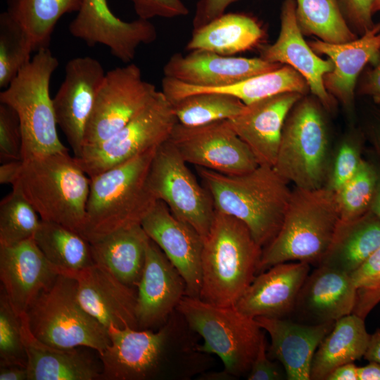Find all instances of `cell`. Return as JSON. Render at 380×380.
<instances>
[{
  "label": "cell",
  "mask_w": 380,
  "mask_h": 380,
  "mask_svg": "<svg viewBox=\"0 0 380 380\" xmlns=\"http://www.w3.org/2000/svg\"><path fill=\"white\" fill-rule=\"evenodd\" d=\"M380 302V284L367 290L357 291L356 302L353 313L365 319Z\"/></svg>",
  "instance_id": "681fc988"
},
{
  "label": "cell",
  "mask_w": 380,
  "mask_h": 380,
  "mask_svg": "<svg viewBox=\"0 0 380 380\" xmlns=\"http://www.w3.org/2000/svg\"><path fill=\"white\" fill-rule=\"evenodd\" d=\"M356 296L350 273L319 265L305 279L291 315L305 324L334 323L353 313Z\"/></svg>",
  "instance_id": "7402d4cb"
},
{
  "label": "cell",
  "mask_w": 380,
  "mask_h": 380,
  "mask_svg": "<svg viewBox=\"0 0 380 380\" xmlns=\"http://www.w3.org/2000/svg\"><path fill=\"white\" fill-rule=\"evenodd\" d=\"M157 148L90 177L82 236L89 242L141 224L158 200L148 182Z\"/></svg>",
  "instance_id": "277c9868"
},
{
  "label": "cell",
  "mask_w": 380,
  "mask_h": 380,
  "mask_svg": "<svg viewBox=\"0 0 380 380\" xmlns=\"http://www.w3.org/2000/svg\"><path fill=\"white\" fill-rule=\"evenodd\" d=\"M262 251L243 222L215 210L203 239L199 298L234 306L257 275Z\"/></svg>",
  "instance_id": "3957f363"
},
{
  "label": "cell",
  "mask_w": 380,
  "mask_h": 380,
  "mask_svg": "<svg viewBox=\"0 0 380 380\" xmlns=\"http://www.w3.org/2000/svg\"><path fill=\"white\" fill-rule=\"evenodd\" d=\"M23 165V160H14L3 163L0 166V184H14L20 177Z\"/></svg>",
  "instance_id": "816d5d0a"
},
{
  "label": "cell",
  "mask_w": 380,
  "mask_h": 380,
  "mask_svg": "<svg viewBox=\"0 0 380 380\" xmlns=\"http://www.w3.org/2000/svg\"><path fill=\"white\" fill-rule=\"evenodd\" d=\"M359 137L343 139L332 154L324 187L336 193L356 173L362 158V142Z\"/></svg>",
  "instance_id": "b9f144b4"
},
{
  "label": "cell",
  "mask_w": 380,
  "mask_h": 380,
  "mask_svg": "<svg viewBox=\"0 0 380 380\" xmlns=\"http://www.w3.org/2000/svg\"><path fill=\"white\" fill-rule=\"evenodd\" d=\"M296 0H284L278 38L274 44L261 48L260 58L293 68L305 78L310 91L323 107L332 110L335 102L325 89L324 77L333 70V62L319 58L304 40L296 21Z\"/></svg>",
  "instance_id": "44dd1931"
},
{
  "label": "cell",
  "mask_w": 380,
  "mask_h": 380,
  "mask_svg": "<svg viewBox=\"0 0 380 380\" xmlns=\"http://www.w3.org/2000/svg\"><path fill=\"white\" fill-rule=\"evenodd\" d=\"M374 0H338L342 13L352 30L361 35L374 26L372 20Z\"/></svg>",
  "instance_id": "f6af8a7d"
},
{
  "label": "cell",
  "mask_w": 380,
  "mask_h": 380,
  "mask_svg": "<svg viewBox=\"0 0 380 380\" xmlns=\"http://www.w3.org/2000/svg\"><path fill=\"white\" fill-rule=\"evenodd\" d=\"M58 65L49 48L40 49L0 93V103L10 106L18 115L23 160L68 150L58 136L49 92Z\"/></svg>",
  "instance_id": "52a82bcc"
},
{
  "label": "cell",
  "mask_w": 380,
  "mask_h": 380,
  "mask_svg": "<svg viewBox=\"0 0 380 380\" xmlns=\"http://www.w3.org/2000/svg\"><path fill=\"white\" fill-rule=\"evenodd\" d=\"M339 220L335 192L324 186L315 189L295 187L278 233L262 248L257 274L286 262L318 266Z\"/></svg>",
  "instance_id": "5b68a950"
},
{
  "label": "cell",
  "mask_w": 380,
  "mask_h": 380,
  "mask_svg": "<svg viewBox=\"0 0 380 380\" xmlns=\"http://www.w3.org/2000/svg\"><path fill=\"white\" fill-rule=\"evenodd\" d=\"M331 156L320 106L303 96L285 120L273 168L295 187L318 189L325 184Z\"/></svg>",
  "instance_id": "30bf717a"
},
{
  "label": "cell",
  "mask_w": 380,
  "mask_h": 380,
  "mask_svg": "<svg viewBox=\"0 0 380 380\" xmlns=\"http://www.w3.org/2000/svg\"><path fill=\"white\" fill-rule=\"evenodd\" d=\"M32 334L58 348L87 347L101 354L110 343L108 329L91 316L77 297V281L59 274L26 312Z\"/></svg>",
  "instance_id": "9c48e42d"
},
{
  "label": "cell",
  "mask_w": 380,
  "mask_h": 380,
  "mask_svg": "<svg viewBox=\"0 0 380 380\" xmlns=\"http://www.w3.org/2000/svg\"><path fill=\"white\" fill-rule=\"evenodd\" d=\"M271 338L268 356L281 363L287 380H310L315 353L334 323L310 324L287 317H257Z\"/></svg>",
  "instance_id": "484cf974"
},
{
  "label": "cell",
  "mask_w": 380,
  "mask_h": 380,
  "mask_svg": "<svg viewBox=\"0 0 380 380\" xmlns=\"http://www.w3.org/2000/svg\"><path fill=\"white\" fill-rule=\"evenodd\" d=\"M90 182L67 150L23 160L15 183L42 220L58 223L82 235Z\"/></svg>",
  "instance_id": "8992f818"
},
{
  "label": "cell",
  "mask_w": 380,
  "mask_h": 380,
  "mask_svg": "<svg viewBox=\"0 0 380 380\" xmlns=\"http://www.w3.org/2000/svg\"><path fill=\"white\" fill-rule=\"evenodd\" d=\"M105 75L101 63L94 58L70 59L65 68L64 80L52 99L57 125L75 157L82 151L86 127Z\"/></svg>",
  "instance_id": "2e32d148"
},
{
  "label": "cell",
  "mask_w": 380,
  "mask_h": 380,
  "mask_svg": "<svg viewBox=\"0 0 380 380\" xmlns=\"http://www.w3.org/2000/svg\"><path fill=\"white\" fill-rule=\"evenodd\" d=\"M175 312L156 331L110 325V343L99 355L100 379L145 380L159 374L185 379L201 372L205 353L198 350V343L189 341L185 333L189 327Z\"/></svg>",
  "instance_id": "6da1fadb"
},
{
  "label": "cell",
  "mask_w": 380,
  "mask_h": 380,
  "mask_svg": "<svg viewBox=\"0 0 380 380\" xmlns=\"http://www.w3.org/2000/svg\"><path fill=\"white\" fill-rule=\"evenodd\" d=\"M176 310L188 327L202 337L198 350L217 355L224 370L233 376H247L264 335L255 318L235 306L224 307L184 296Z\"/></svg>",
  "instance_id": "ba28073f"
},
{
  "label": "cell",
  "mask_w": 380,
  "mask_h": 380,
  "mask_svg": "<svg viewBox=\"0 0 380 380\" xmlns=\"http://www.w3.org/2000/svg\"><path fill=\"white\" fill-rule=\"evenodd\" d=\"M309 45L316 53L326 55L333 62V70L324 77L325 89L347 109L351 108L360 72L380 57V23L351 42L331 44L317 39Z\"/></svg>",
  "instance_id": "4316f807"
},
{
  "label": "cell",
  "mask_w": 380,
  "mask_h": 380,
  "mask_svg": "<svg viewBox=\"0 0 380 380\" xmlns=\"http://www.w3.org/2000/svg\"><path fill=\"white\" fill-rule=\"evenodd\" d=\"M137 289L135 313L139 329L163 325L186 296L184 279L151 239L146 246L145 264Z\"/></svg>",
  "instance_id": "ac0fdd59"
},
{
  "label": "cell",
  "mask_w": 380,
  "mask_h": 380,
  "mask_svg": "<svg viewBox=\"0 0 380 380\" xmlns=\"http://www.w3.org/2000/svg\"><path fill=\"white\" fill-rule=\"evenodd\" d=\"M0 160L1 163L22 159L20 120L10 106L0 103Z\"/></svg>",
  "instance_id": "7bdbcfd3"
},
{
  "label": "cell",
  "mask_w": 380,
  "mask_h": 380,
  "mask_svg": "<svg viewBox=\"0 0 380 380\" xmlns=\"http://www.w3.org/2000/svg\"><path fill=\"white\" fill-rule=\"evenodd\" d=\"M282 65L260 58L222 56L205 50H193L184 56L176 53L163 67L164 77L203 88L231 85L277 70Z\"/></svg>",
  "instance_id": "d6986e66"
},
{
  "label": "cell",
  "mask_w": 380,
  "mask_h": 380,
  "mask_svg": "<svg viewBox=\"0 0 380 380\" xmlns=\"http://www.w3.org/2000/svg\"><path fill=\"white\" fill-rule=\"evenodd\" d=\"M296 17L303 34L315 35L331 44L357 39L349 27L338 0H296Z\"/></svg>",
  "instance_id": "d590c367"
},
{
  "label": "cell",
  "mask_w": 380,
  "mask_h": 380,
  "mask_svg": "<svg viewBox=\"0 0 380 380\" xmlns=\"http://www.w3.org/2000/svg\"><path fill=\"white\" fill-rule=\"evenodd\" d=\"M5 12L26 32L34 51L49 48L59 19L77 12L82 0H6Z\"/></svg>",
  "instance_id": "e575fe53"
},
{
  "label": "cell",
  "mask_w": 380,
  "mask_h": 380,
  "mask_svg": "<svg viewBox=\"0 0 380 380\" xmlns=\"http://www.w3.org/2000/svg\"><path fill=\"white\" fill-rule=\"evenodd\" d=\"M27 362L20 317L3 290L0 295V365L27 367Z\"/></svg>",
  "instance_id": "60d3db41"
},
{
  "label": "cell",
  "mask_w": 380,
  "mask_h": 380,
  "mask_svg": "<svg viewBox=\"0 0 380 380\" xmlns=\"http://www.w3.org/2000/svg\"><path fill=\"white\" fill-rule=\"evenodd\" d=\"M157 91L153 84L142 79L141 70L134 63L107 72L86 127L83 148L98 144L120 130Z\"/></svg>",
  "instance_id": "4fadbf2b"
},
{
  "label": "cell",
  "mask_w": 380,
  "mask_h": 380,
  "mask_svg": "<svg viewBox=\"0 0 380 380\" xmlns=\"http://www.w3.org/2000/svg\"><path fill=\"white\" fill-rule=\"evenodd\" d=\"M359 92L369 96L380 106V57L377 64L367 71L361 82Z\"/></svg>",
  "instance_id": "f907efd6"
},
{
  "label": "cell",
  "mask_w": 380,
  "mask_h": 380,
  "mask_svg": "<svg viewBox=\"0 0 380 380\" xmlns=\"http://www.w3.org/2000/svg\"><path fill=\"white\" fill-rule=\"evenodd\" d=\"M234 379V378L233 376L227 373L224 370L219 372L203 373L201 375V378H200V379L205 380H225Z\"/></svg>",
  "instance_id": "91938a15"
},
{
  "label": "cell",
  "mask_w": 380,
  "mask_h": 380,
  "mask_svg": "<svg viewBox=\"0 0 380 380\" xmlns=\"http://www.w3.org/2000/svg\"><path fill=\"white\" fill-rule=\"evenodd\" d=\"M41 218L19 185L0 203V245L9 246L34 238Z\"/></svg>",
  "instance_id": "74e56055"
},
{
  "label": "cell",
  "mask_w": 380,
  "mask_h": 380,
  "mask_svg": "<svg viewBox=\"0 0 380 380\" xmlns=\"http://www.w3.org/2000/svg\"><path fill=\"white\" fill-rule=\"evenodd\" d=\"M148 182L156 198L177 218L191 226L203 239L208 236L215 213L212 197L169 140L157 148Z\"/></svg>",
  "instance_id": "7c38bea8"
},
{
  "label": "cell",
  "mask_w": 380,
  "mask_h": 380,
  "mask_svg": "<svg viewBox=\"0 0 380 380\" xmlns=\"http://www.w3.org/2000/svg\"><path fill=\"white\" fill-rule=\"evenodd\" d=\"M379 247L380 219L369 210L353 220H339L319 265L351 274Z\"/></svg>",
  "instance_id": "4dcf8cb0"
},
{
  "label": "cell",
  "mask_w": 380,
  "mask_h": 380,
  "mask_svg": "<svg viewBox=\"0 0 380 380\" xmlns=\"http://www.w3.org/2000/svg\"><path fill=\"white\" fill-rule=\"evenodd\" d=\"M263 34L261 27L253 18L241 13H224L193 30L186 49L232 56L257 46Z\"/></svg>",
  "instance_id": "d6a6232c"
},
{
  "label": "cell",
  "mask_w": 380,
  "mask_h": 380,
  "mask_svg": "<svg viewBox=\"0 0 380 380\" xmlns=\"http://www.w3.org/2000/svg\"><path fill=\"white\" fill-rule=\"evenodd\" d=\"M364 358L369 362L374 361L380 363V329L371 334Z\"/></svg>",
  "instance_id": "11a10c76"
},
{
  "label": "cell",
  "mask_w": 380,
  "mask_h": 380,
  "mask_svg": "<svg viewBox=\"0 0 380 380\" xmlns=\"http://www.w3.org/2000/svg\"><path fill=\"white\" fill-rule=\"evenodd\" d=\"M369 139L373 146L374 155L380 163V117L370 127Z\"/></svg>",
  "instance_id": "6f0895ef"
},
{
  "label": "cell",
  "mask_w": 380,
  "mask_h": 380,
  "mask_svg": "<svg viewBox=\"0 0 380 380\" xmlns=\"http://www.w3.org/2000/svg\"><path fill=\"white\" fill-rule=\"evenodd\" d=\"M149 239L141 224L115 231L90 242L94 261L122 283L137 289Z\"/></svg>",
  "instance_id": "f546056e"
},
{
  "label": "cell",
  "mask_w": 380,
  "mask_h": 380,
  "mask_svg": "<svg viewBox=\"0 0 380 380\" xmlns=\"http://www.w3.org/2000/svg\"><path fill=\"white\" fill-rule=\"evenodd\" d=\"M34 51L26 32L5 11L0 14V88L6 89Z\"/></svg>",
  "instance_id": "f35d334b"
},
{
  "label": "cell",
  "mask_w": 380,
  "mask_h": 380,
  "mask_svg": "<svg viewBox=\"0 0 380 380\" xmlns=\"http://www.w3.org/2000/svg\"><path fill=\"white\" fill-rule=\"evenodd\" d=\"M141 225L184 279L186 296L199 298L203 246L201 236L191 226L177 218L162 201L156 203Z\"/></svg>",
  "instance_id": "e0dca14e"
},
{
  "label": "cell",
  "mask_w": 380,
  "mask_h": 380,
  "mask_svg": "<svg viewBox=\"0 0 380 380\" xmlns=\"http://www.w3.org/2000/svg\"><path fill=\"white\" fill-rule=\"evenodd\" d=\"M373 13L380 11V0H374L372 6Z\"/></svg>",
  "instance_id": "94428289"
},
{
  "label": "cell",
  "mask_w": 380,
  "mask_h": 380,
  "mask_svg": "<svg viewBox=\"0 0 380 380\" xmlns=\"http://www.w3.org/2000/svg\"><path fill=\"white\" fill-rule=\"evenodd\" d=\"M0 380H27V367L15 365H0Z\"/></svg>",
  "instance_id": "db71d44e"
},
{
  "label": "cell",
  "mask_w": 380,
  "mask_h": 380,
  "mask_svg": "<svg viewBox=\"0 0 380 380\" xmlns=\"http://www.w3.org/2000/svg\"><path fill=\"white\" fill-rule=\"evenodd\" d=\"M248 380H283L286 374L283 366L277 360L271 359L267 352L265 334L259 349L247 375Z\"/></svg>",
  "instance_id": "bcb514c9"
},
{
  "label": "cell",
  "mask_w": 380,
  "mask_h": 380,
  "mask_svg": "<svg viewBox=\"0 0 380 380\" xmlns=\"http://www.w3.org/2000/svg\"><path fill=\"white\" fill-rule=\"evenodd\" d=\"M357 368L354 362L344 364L334 369L326 380H358Z\"/></svg>",
  "instance_id": "f5cc1de1"
},
{
  "label": "cell",
  "mask_w": 380,
  "mask_h": 380,
  "mask_svg": "<svg viewBox=\"0 0 380 380\" xmlns=\"http://www.w3.org/2000/svg\"><path fill=\"white\" fill-rule=\"evenodd\" d=\"M372 157L373 159L377 172V184L374 198L371 207L372 211L380 219V163L376 158L374 155Z\"/></svg>",
  "instance_id": "680465c9"
},
{
  "label": "cell",
  "mask_w": 380,
  "mask_h": 380,
  "mask_svg": "<svg viewBox=\"0 0 380 380\" xmlns=\"http://www.w3.org/2000/svg\"><path fill=\"white\" fill-rule=\"evenodd\" d=\"M171 103L177 122L186 126L231 120L246 108V104L237 98L217 92L195 94Z\"/></svg>",
  "instance_id": "8d00e7d4"
},
{
  "label": "cell",
  "mask_w": 380,
  "mask_h": 380,
  "mask_svg": "<svg viewBox=\"0 0 380 380\" xmlns=\"http://www.w3.org/2000/svg\"><path fill=\"white\" fill-rule=\"evenodd\" d=\"M370 336L365 319L354 313L336 321L315 353L310 380H326L336 367L364 357Z\"/></svg>",
  "instance_id": "1f68e13d"
},
{
  "label": "cell",
  "mask_w": 380,
  "mask_h": 380,
  "mask_svg": "<svg viewBox=\"0 0 380 380\" xmlns=\"http://www.w3.org/2000/svg\"><path fill=\"white\" fill-rule=\"evenodd\" d=\"M139 18H173L186 15L189 10L182 0H130Z\"/></svg>",
  "instance_id": "ee69618b"
},
{
  "label": "cell",
  "mask_w": 380,
  "mask_h": 380,
  "mask_svg": "<svg viewBox=\"0 0 380 380\" xmlns=\"http://www.w3.org/2000/svg\"><path fill=\"white\" fill-rule=\"evenodd\" d=\"M172 105L157 91L150 101L120 130L106 140L84 147L77 163L91 177L167 141L177 123Z\"/></svg>",
  "instance_id": "8fae6325"
},
{
  "label": "cell",
  "mask_w": 380,
  "mask_h": 380,
  "mask_svg": "<svg viewBox=\"0 0 380 380\" xmlns=\"http://www.w3.org/2000/svg\"><path fill=\"white\" fill-rule=\"evenodd\" d=\"M59 274V270L46 259L34 238L13 245H0V279L18 315L27 311Z\"/></svg>",
  "instance_id": "ffe728a7"
},
{
  "label": "cell",
  "mask_w": 380,
  "mask_h": 380,
  "mask_svg": "<svg viewBox=\"0 0 380 380\" xmlns=\"http://www.w3.org/2000/svg\"><path fill=\"white\" fill-rule=\"evenodd\" d=\"M27 354V380L100 379L93 360L77 348L63 349L47 345L32 333L26 312L20 315Z\"/></svg>",
  "instance_id": "f1b7e54d"
},
{
  "label": "cell",
  "mask_w": 380,
  "mask_h": 380,
  "mask_svg": "<svg viewBox=\"0 0 380 380\" xmlns=\"http://www.w3.org/2000/svg\"><path fill=\"white\" fill-rule=\"evenodd\" d=\"M357 291L367 290L380 284V247L351 274Z\"/></svg>",
  "instance_id": "7dc6e473"
},
{
  "label": "cell",
  "mask_w": 380,
  "mask_h": 380,
  "mask_svg": "<svg viewBox=\"0 0 380 380\" xmlns=\"http://www.w3.org/2000/svg\"><path fill=\"white\" fill-rule=\"evenodd\" d=\"M358 380H380V363L369 361L357 368Z\"/></svg>",
  "instance_id": "9f6ffc18"
},
{
  "label": "cell",
  "mask_w": 380,
  "mask_h": 380,
  "mask_svg": "<svg viewBox=\"0 0 380 380\" xmlns=\"http://www.w3.org/2000/svg\"><path fill=\"white\" fill-rule=\"evenodd\" d=\"M377 184V172L372 157L364 158L354 176L336 193L341 221L355 219L371 210Z\"/></svg>",
  "instance_id": "ab89813d"
},
{
  "label": "cell",
  "mask_w": 380,
  "mask_h": 380,
  "mask_svg": "<svg viewBox=\"0 0 380 380\" xmlns=\"http://www.w3.org/2000/svg\"><path fill=\"white\" fill-rule=\"evenodd\" d=\"M237 0H198L193 18L196 30L224 13L226 8Z\"/></svg>",
  "instance_id": "c3c4849f"
},
{
  "label": "cell",
  "mask_w": 380,
  "mask_h": 380,
  "mask_svg": "<svg viewBox=\"0 0 380 380\" xmlns=\"http://www.w3.org/2000/svg\"><path fill=\"white\" fill-rule=\"evenodd\" d=\"M67 275L77 281L81 305L104 327L108 329L113 324L118 328L139 329L135 313L136 289L122 283L96 263Z\"/></svg>",
  "instance_id": "603a6c76"
},
{
  "label": "cell",
  "mask_w": 380,
  "mask_h": 380,
  "mask_svg": "<svg viewBox=\"0 0 380 380\" xmlns=\"http://www.w3.org/2000/svg\"><path fill=\"white\" fill-rule=\"evenodd\" d=\"M310 269V265L303 262L273 265L255 276L234 306L253 318L287 317L293 310Z\"/></svg>",
  "instance_id": "d4e9b609"
},
{
  "label": "cell",
  "mask_w": 380,
  "mask_h": 380,
  "mask_svg": "<svg viewBox=\"0 0 380 380\" xmlns=\"http://www.w3.org/2000/svg\"><path fill=\"white\" fill-rule=\"evenodd\" d=\"M196 169L216 210L243 222L262 248L274 238L281 226L292 190L273 167L258 165L238 175Z\"/></svg>",
  "instance_id": "7a4b0ae2"
},
{
  "label": "cell",
  "mask_w": 380,
  "mask_h": 380,
  "mask_svg": "<svg viewBox=\"0 0 380 380\" xmlns=\"http://www.w3.org/2000/svg\"><path fill=\"white\" fill-rule=\"evenodd\" d=\"M187 164L227 175L255 169L258 163L228 120L200 126L179 122L168 139Z\"/></svg>",
  "instance_id": "5bb4252c"
},
{
  "label": "cell",
  "mask_w": 380,
  "mask_h": 380,
  "mask_svg": "<svg viewBox=\"0 0 380 380\" xmlns=\"http://www.w3.org/2000/svg\"><path fill=\"white\" fill-rule=\"evenodd\" d=\"M310 90L305 78L289 65L262 73L237 83L216 88H203L164 77L162 91L171 102L203 92H217L232 96L249 105L259 100L286 92L305 95Z\"/></svg>",
  "instance_id": "83f0119b"
},
{
  "label": "cell",
  "mask_w": 380,
  "mask_h": 380,
  "mask_svg": "<svg viewBox=\"0 0 380 380\" xmlns=\"http://www.w3.org/2000/svg\"><path fill=\"white\" fill-rule=\"evenodd\" d=\"M303 96L297 92H286L267 97L246 105L241 114L228 120L259 165L274 166L285 120Z\"/></svg>",
  "instance_id": "cb8c5ba5"
},
{
  "label": "cell",
  "mask_w": 380,
  "mask_h": 380,
  "mask_svg": "<svg viewBox=\"0 0 380 380\" xmlns=\"http://www.w3.org/2000/svg\"><path fill=\"white\" fill-rule=\"evenodd\" d=\"M34 240L61 273L71 274L95 262L91 243L80 233L56 222L42 220Z\"/></svg>",
  "instance_id": "836d02e7"
},
{
  "label": "cell",
  "mask_w": 380,
  "mask_h": 380,
  "mask_svg": "<svg viewBox=\"0 0 380 380\" xmlns=\"http://www.w3.org/2000/svg\"><path fill=\"white\" fill-rule=\"evenodd\" d=\"M77 14L69 25V32L88 46L102 44L125 63L134 60L141 44L153 42L158 33L148 20L138 18L126 22L111 11L107 0H82Z\"/></svg>",
  "instance_id": "9a60e30c"
}]
</instances>
